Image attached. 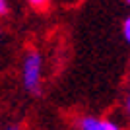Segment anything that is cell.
Masks as SVG:
<instances>
[{
    "mask_svg": "<svg viewBox=\"0 0 130 130\" xmlns=\"http://www.w3.org/2000/svg\"><path fill=\"white\" fill-rule=\"evenodd\" d=\"M22 84L27 93L39 97L43 93V54L29 51L22 62Z\"/></svg>",
    "mask_w": 130,
    "mask_h": 130,
    "instance_id": "cell-1",
    "label": "cell"
},
{
    "mask_svg": "<svg viewBox=\"0 0 130 130\" xmlns=\"http://www.w3.org/2000/svg\"><path fill=\"white\" fill-rule=\"evenodd\" d=\"M80 130H122L119 122L111 119H99V117H82L78 120Z\"/></svg>",
    "mask_w": 130,
    "mask_h": 130,
    "instance_id": "cell-2",
    "label": "cell"
},
{
    "mask_svg": "<svg viewBox=\"0 0 130 130\" xmlns=\"http://www.w3.org/2000/svg\"><path fill=\"white\" fill-rule=\"evenodd\" d=\"M122 37H124V41L130 45V14L124 18V23H122Z\"/></svg>",
    "mask_w": 130,
    "mask_h": 130,
    "instance_id": "cell-3",
    "label": "cell"
},
{
    "mask_svg": "<svg viewBox=\"0 0 130 130\" xmlns=\"http://www.w3.org/2000/svg\"><path fill=\"white\" fill-rule=\"evenodd\" d=\"M27 2H29V6L35 8V10H45V8L51 4V0H27Z\"/></svg>",
    "mask_w": 130,
    "mask_h": 130,
    "instance_id": "cell-4",
    "label": "cell"
},
{
    "mask_svg": "<svg viewBox=\"0 0 130 130\" xmlns=\"http://www.w3.org/2000/svg\"><path fill=\"white\" fill-rule=\"evenodd\" d=\"M8 14V0H0V16Z\"/></svg>",
    "mask_w": 130,
    "mask_h": 130,
    "instance_id": "cell-5",
    "label": "cell"
},
{
    "mask_svg": "<svg viewBox=\"0 0 130 130\" xmlns=\"http://www.w3.org/2000/svg\"><path fill=\"white\" fill-rule=\"evenodd\" d=\"M126 115H128V120H130V93L126 97Z\"/></svg>",
    "mask_w": 130,
    "mask_h": 130,
    "instance_id": "cell-6",
    "label": "cell"
},
{
    "mask_svg": "<svg viewBox=\"0 0 130 130\" xmlns=\"http://www.w3.org/2000/svg\"><path fill=\"white\" fill-rule=\"evenodd\" d=\"M4 130H20V126H6Z\"/></svg>",
    "mask_w": 130,
    "mask_h": 130,
    "instance_id": "cell-7",
    "label": "cell"
},
{
    "mask_svg": "<svg viewBox=\"0 0 130 130\" xmlns=\"http://www.w3.org/2000/svg\"><path fill=\"white\" fill-rule=\"evenodd\" d=\"M124 2H126V4H128V6H130V0H124Z\"/></svg>",
    "mask_w": 130,
    "mask_h": 130,
    "instance_id": "cell-8",
    "label": "cell"
}]
</instances>
